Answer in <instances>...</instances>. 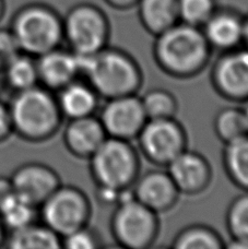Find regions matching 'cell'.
<instances>
[{"mask_svg": "<svg viewBox=\"0 0 248 249\" xmlns=\"http://www.w3.org/2000/svg\"><path fill=\"white\" fill-rule=\"evenodd\" d=\"M212 53L201 29L183 22L154 36L153 59L162 72L174 79L188 80L202 73Z\"/></svg>", "mask_w": 248, "mask_h": 249, "instance_id": "cell-1", "label": "cell"}, {"mask_svg": "<svg viewBox=\"0 0 248 249\" xmlns=\"http://www.w3.org/2000/svg\"><path fill=\"white\" fill-rule=\"evenodd\" d=\"M80 78L94 89L102 100L138 94L143 72L129 53L106 46L90 56H80Z\"/></svg>", "mask_w": 248, "mask_h": 249, "instance_id": "cell-2", "label": "cell"}, {"mask_svg": "<svg viewBox=\"0 0 248 249\" xmlns=\"http://www.w3.org/2000/svg\"><path fill=\"white\" fill-rule=\"evenodd\" d=\"M13 133L28 142L41 143L59 131L64 117L54 92L42 86L13 93L10 102Z\"/></svg>", "mask_w": 248, "mask_h": 249, "instance_id": "cell-3", "label": "cell"}, {"mask_svg": "<svg viewBox=\"0 0 248 249\" xmlns=\"http://www.w3.org/2000/svg\"><path fill=\"white\" fill-rule=\"evenodd\" d=\"M10 31L21 53L37 58L63 45V17L44 3H28L12 17Z\"/></svg>", "mask_w": 248, "mask_h": 249, "instance_id": "cell-4", "label": "cell"}, {"mask_svg": "<svg viewBox=\"0 0 248 249\" xmlns=\"http://www.w3.org/2000/svg\"><path fill=\"white\" fill-rule=\"evenodd\" d=\"M89 161L95 186L116 190L131 188L141 171L140 153L131 141L107 137Z\"/></svg>", "mask_w": 248, "mask_h": 249, "instance_id": "cell-5", "label": "cell"}, {"mask_svg": "<svg viewBox=\"0 0 248 249\" xmlns=\"http://www.w3.org/2000/svg\"><path fill=\"white\" fill-rule=\"evenodd\" d=\"M64 43L74 54L90 56L108 46L110 25L101 8L78 3L63 18Z\"/></svg>", "mask_w": 248, "mask_h": 249, "instance_id": "cell-6", "label": "cell"}, {"mask_svg": "<svg viewBox=\"0 0 248 249\" xmlns=\"http://www.w3.org/2000/svg\"><path fill=\"white\" fill-rule=\"evenodd\" d=\"M38 216L60 238L90 223L92 203L79 187L61 184L41 206Z\"/></svg>", "mask_w": 248, "mask_h": 249, "instance_id": "cell-7", "label": "cell"}, {"mask_svg": "<svg viewBox=\"0 0 248 249\" xmlns=\"http://www.w3.org/2000/svg\"><path fill=\"white\" fill-rule=\"evenodd\" d=\"M109 226L115 243L126 249L151 248L160 233L159 214L136 198L114 207Z\"/></svg>", "mask_w": 248, "mask_h": 249, "instance_id": "cell-8", "label": "cell"}, {"mask_svg": "<svg viewBox=\"0 0 248 249\" xmlns=\"http://www.w3.org/2000/svg\"><path fill=\"white\" fill-rule=\"evenodd\" d=\"M137 149L157 167H166L188 148L185 128L176 117L148 119L136 138Z\"/></svg>", "mask_w": 248, "mask_h": 249, "instance_id": "cell-9", "label": "cell"}, {"mask_svg": "<svg viewBox=\"0 0 248 249\" xmlns=\"http://www.w3.org/2000/svg\"><path fill=\"white\" fill-rule=\"evenodd\" d=\"M216 94L231 103L248 101V50L244 46L220 53L210 70Z\"/></svg>", "mask_w": 248, "mask_h": 249, "instance_id": "cell-10", "label": "cell"}, {"mask_svg": "<svg viewBox=\"0 0 248 249\" xmlns=\"http://www.w3.org/2000/svg\"><path fill=\"white\" fill-rule=\"evenodd\" d=\"M104 101L97 118L106 136L127 141L136 140L148 121L140 96L130 94Z\"/></svg>", "mask_w": 248, "mask_h": 249, "instance_id": "cell-11", "label": "cell"}, {"mask_svg": "<svg viewBox=\"0 0 248 249\" xmlns=\"http://www.w3.org/2000/svg\"><path fill=\"white\" fill-rule=\"evenodd\" d=\"M165 168L179 194L189 197L205 193L213 178L210 162L201 153L188 148Z\"/></svg>", "mask_w": 248, "mask_h": 249, "instance_id": "cell-12", "label": "cell"}, {"mask_svg": "<svg viewBox=\"0 0 248 249\" xmlns=\"http://www.w3.org/2000/svg\"><path fill=\"white\" fill-rule=\"evenodd\" d=\"M13 190L39 207L61 185L58 173L47 164L28 162L18 166L10 176Z\"/></svg>", "mask_w": 248, "mask_h": 249, "instance_id": "cell-13", "label": "cell"}, {"mask_svg": "<svg viewBox=\"0 0 248 249\" xmlns=\"http://www.w3.org/2000/svg\"><path fill=\"white\" fill-rule=\"evenodd\" d=\"M132 190L139 202L159 215L175 208L181 196L164 167L140 173Z\"/></svg>", "mask_w": 248, "mask_h": 249, "instance_id": "cell-14", "label": "cell"}, {"mask_svg": "<svg viewBox=\"0 0 248 249\" xmlns=\"http://www.w3.org/2000/svg\"><path fill=\"white\" fill-rule=\"evenodd\" d=\"M244 21L235 9L218 7L200 29L211 50L224 53L243 46Z\"/></svg>", "mask_w": 248, "mask_h": 249, "instance_id": "cell-15", "label": "cell"}, {"mask_svg": "<svg viewBox=\"0 0 248 249\" xmlns=\"http://www.w3.org/2000/svg\"><path fill=\"white\" fill-rule=\"evenodd\" d=\"M36 66L38 84L54 93L80 78L78 55L63 46L38 56Z\"/></svg>", "mask_w": 248, "mask_h": 249, "instance_id": "cell-16", "label": "cell"}, {"mask_svg": "<svg viewBox=\"0 0 248 249\" xmlns=\"http://www.w3.org/2000/svg\"><path fill=\"white\" fill-rule=\"evenodd\" d=\"M107 138L95 115L68 121L63 133L65 148L74 158L89 160Z\"/></svg>", "mask_w": 248, "mask_h": 249, "instance_id": "cell-17", "label": "cell"}, {"mask_svg": "<svg viewBox=\"0 0 248 249\" xmlns=\"http://www.w3.org/2000/svg\"><path fill=\"white\" fill-rule=\"evenodd\" d=\"M64 119H77L95 115L100 108V96L84 79H76L55 93Z\"/></svg>", "mask_w": 248, "mask_h": 249, "instance_id": "cell-18", "label": "cell"}, {"mask_svg": "<svg viewBox=\"0 0 248 249\" xmlns=\"http://www.w3.org/2000/svg\"><path fill=\"white\" fill-rule=\"evenodd\" d=\"M136 7L141 25L153 36L179 22L177 0H138Z\"/></svg>", "mask_w": 248, "mask_h": 249, "instance_id": "cell-19", "label": "cell"}, {"mask_svg": "<svg viewBox=\"0 0 248 249\" xmlns=\"http://www.w3.org/2000/svg\"><path fill=\"white\" fill-rule=\"evenodd\" d=\"M3 247L9 249H58L61 238L44 223L34 222L7 232Z\"/></svg>", "mask_w": 248, "mask_h": 249, "instance_id": "cell-20", "label": "cell"}, {"mask_svg": "<svg viewBox=\"0 0 248 249\" xmlns=\"http://www.w3.org/2000/svg\"><path fill=\"white\" fill-rule=\"evenodd\" d=\"M222 165L233 185L248 191V135L223 144Z\"/></svg>", "mask_w": 248, "mask_h": 249, "instance_id": "cell-21", "label": "cell"}, {"mask_svg": "<svg viewBox=\"0 0 248 249\" xmlns=\"http://www.w3.org/2000/svg\"><path fill=\"white\" fill-rule=\"evenodd\" d=\"M3 83L13 93L38 86L36 58L19 53L3 67Z\"/></svg>", "mask_w": 248, "mask_h": 249, "instance_id": "cell-22", "label": "cell"}, {"mask_svg": "<svg viewBox=\"0 0 248 249\" xmlns=\"http://www.w3.org/2000/svg\"><path fill=\"white\" fill-rule=\"evenodd\" d=\"M38 207L15 190L0 203V221L7 232L19 230L37 221Z\"/></svg>", "mask_w": 248, "mask_h": 249, "instance_id": "cell-23", "label": "cell"}, {"mask_svg": "<svg viewBox=\"0 0 248 249\" xmlns=\"http://www.w3.org/2000/svg\"><path fill=\"white\" fill-rule=\"evenodd\" d=\"M174 249H221L224 239L218 231L205 224H192L180 230L173 238Z\"/></svg>", "mask_w": 248, "mask_h": 249, "instance_id": "cell-24", "label": "cell"}, {"mask_svg": "<svg viewBox=\"0 0 248 249\" xmlns=\"http://www.w3.org/2000/svg\"><path fill=\"white\" fill-rule=\"evenodd\" d=\"M213 130L223 144L248 135L242 107L227 106L221 108L213 119Z\"/></svg>", "mask_w": 248, "mask_h": 249, "instance_id": "cell-25", "label": "cell"}, {"mask_svg": "<svg viewBox=\"0 0 248 249\" xmlns=\"http://www.w3.org/2000/svg\"><path fill=\"white\" fill-rule=\"evenodd\" d=\"M140 99L148 119L174 118L178 113V101L166 89H151Z\"/></svg>", "mask_w": 248, "mask_h": 249, "instance_id": "cell-26", "label": "cell"}, {"mask_svg": "<svg viewBox=\"0 0 248 249\" xmlns=\"http://www.w3.org/2000/svg\"><path fill=\"white\" fill-rule=\"evenodd\" d=\"M225 226L230 238L248 243V191H243L229 204Z\"/></svg>", "mask_w": 248, "mask_h": 249, "instance_id": "cell-27", "label": "cell"}, {"mask_svg": "<svg viewBox=\"0 0 248 249\" xmlns=\"http://www.w3.org/2000/svg\"><path fill=\"white\" fill-rule=\"evenodd\" d=\"M177 8L179 22L201 28L218 9V2L216 0H177Z\"/></svg>", "mask_w": 248, "mask_h": 249, "instance_id": "cell-28", "label": "cell"}, {"mask_svg": "<svg viewBox=\"0 0 248 249\" xmlns=\"http://www.w3.org/2000/svg\"><path fill=\"white\" fill-rule=\"evenodd\" d=\"M103 246L99 235L88 226L79 229L61 238V248L96 249Z\"/></svg>", "mask_w": 248, "mask_h": 249, "instance_id": "cell-29", "label": "cell"}, {"mask_svg": "<svg viewBox=\"0 0 248 249\" xmlns=\"http://www.w3.org/2000/svg\"><path fill=\"white\" fill-rule=\"evenodd\" d=\"M20 48L10 29L0 28V66H6L19 54Z\"/></svg>", "mask_w": 248, "mask_h": 249, "instance_id": "cell-30", "label": "cell"}, {"mask_svg": "<svg viewBox=\"0 0 248 249\" xmlns=\"http://www.w3.org/2000/svg\"><path fill=\"white\" fill-rule=\"evenodd\" d=\"M13 135V126L9 104L0 100V143Z\"/></svg>", "mask_w": 248, "mask_h": 249, "instance_id": "cell-31", "label": "cell"}, {"mask_svg": "<svg viewBox=\"0 0 248 249\" xmlns=\"http://www.w3.org/2000/svg\"><path fill=\"white\" fill-rule=\"evenodd\" d=\"M121 190H116L108 187L96 186L95 199L103 207H116L119 199Z\"/></svg>", "mask_w": 248, "mask_h": 249, "instance_id": "cell-32", "label": "cell"}, {"mask_svg": "<svg viewBox=\"0 0 248 249\" xmlns=\"http://www.w3.org/2000/svg\"><path fill=\"white\" fill-rule=\"evenodd\" d=\"M109 7H113L117 10H128L137 6L138 0H104Z\"/></svg>", "mask_w": 248, "mask_h": 249, "instance_id": "cell-33", "label": "cell"}, {"mask_svg": "<svg viewBox=\"0 0 248 249\" xmlns=\"http://www.w3.org/2000/svg\"><path fill=\"white\" fill-rule=\"evenodd\" d=\"M13 193V187L10 177L0 175V203L6 199L9 195Z\"/></svg>", "mask_w": 248, "mask_h": 249, "instance_id": "cell-34", "label": "cell"}, {"mask_svg": "<svg viewBox=\"0 0 248 249\" xmlns=\"http://www.w3.org/2000/svg\"><path fill=\"white\" fill-rule=\"evenodd\" d=\"M243 46L248 50V15L245 16L244 21V41H243Z\"/></svg>", "mask_w": 248, "mask_h": 249, "instance_id": "cell-35", "label": "cell"}, {"mask_svg": "<svg viewBox=\"0 0 248 249\" xmlns=\"http://www.w3.org/2000/svg\"><path fill=\"white\" fill-rule=\"evenodd\" d=\"M6 235H7V230L4 229L3 224L1 223V221H0V247H3V245H4Z\"/></svg>", "mask_w": 248, "mask_h": 249, "instance_id": "cell-36", "label": "cell"}, {"mask_svg": "<svg viewBox=\"0 0 248 249\" xmlns=\"http://www.w3.org/2000/svg\"><path fill=\"white\" fill-rule=\"evenodd\" d=\"M7 11V3L6 0H0V22L2 21L4 18V15H6Z\"/></svg>", "mask_w": 248, "mask_h": 249, "instance_id": "cell-37", "label": "cell"}, {"mask_svg": "<svg viewBox=\"0 0 248 249\" xmlns=\"http://www.w3.org/2000/svg\"><path fill=\"white\" fill-rule=\"evenodd\" d=\"M243 113H244V117L246 121V126H247V130H248V101L244 103V107H242Z\"/></svg>", "mask_w": 248, "mask_h": 249, "instance_id": "cell-38", "label": "cell"}, {"mask_svg": "<svg viewBox=\"0 0 248 249\" xmlns=\"http://www.w3.org/2000/svg\"><path fill=\"white\" fill-rule=\"evenodd\" d=\"M2 67L0 66V89H1V87H3L4 86V83H3V73H2Z\"/></svg>", "mask_w": 248, "mask_h": 249, "instance_id": "cell-39", "label": "cell"}]
</instances>
